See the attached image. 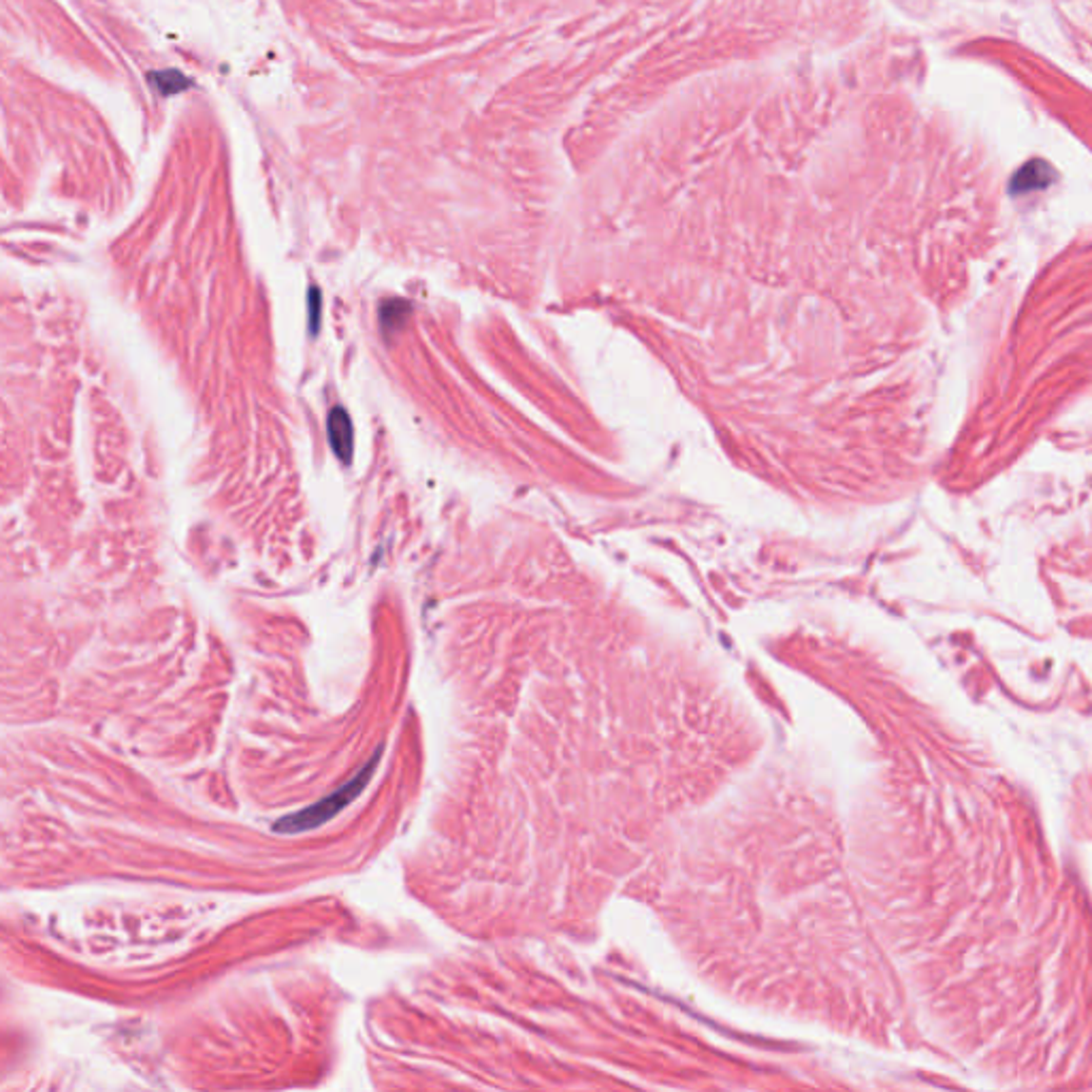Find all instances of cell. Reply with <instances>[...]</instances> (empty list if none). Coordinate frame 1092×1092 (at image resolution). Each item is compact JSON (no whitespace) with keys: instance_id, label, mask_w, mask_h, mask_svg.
I'll return each mask as SVG.
<instances>
[{"instance_id":"6da1fadb","label":"cell","mask_w":1092,"mask_h":1092,"mask_svg":"<svg viewBox=\"0 0 1092 1092\" xmlns=\"http://www.w3.org/2000/svg\"><path fill=\"white\" fill-rule=\"evenodd\" d=\"M380 755L382 750L378 751L372 760H369L363 769H361L355 777H352L348 783H343L340 790L333 791L327 798L319 800V803L303 809V811L293 813V815H286L282 817L280 822L273 826V830L276 832H288V834H297V832H305V830H314V828L322 826L324 822H329V819L336 817L341 809H346L352 800H355L361 791L365 790V786L372 779V774L376 770L378 762H380Z\"/></svg>"},{"instance_id":"7a4b0ae2","label":"cell","mask_w":1092,"mask_h":1092,"mask_svg":"<svg viewBox=\"0 0 1092 1092\" xmlns=\"http://www.w3.org/2000/svg\"><path fill=\"white\" fill-rule=\"evenodd\" d=\"M327 434H329V444L333 448V453L338 455V459H341L343 463H350L352 448H355V438H352V422L348 412L341 406L331 410L327 419Z\"/></svg>"},{"instance_id":"3957f363","label":"cell","mask_w":1092,"mask_h":1092,"mask_svg":"<svg viewBox=\"0 0 1092 1092\" xmlns=\"http://www.w3.org/2000/svg\"><path fill=\"white\" fill-rule=\"evenodd\" d=\"M410 312V305L398 302V299H393V302H386L380 307V322H382V329L384 331H395L398 327H401V321H406V316Z\"/></svg>"},{"instance_id":"277c9868","label":"cell","mask_w":1092,"mask_h":1092,"mask_svg":"<svg viewBox=\"0 0 1092 1092\" xmlns=\"http://www.w3.org/2000/svg\"><path fill=\"white\" fill-rule=\"evenodd\" d=\"M307 303H310V331H312V336H316V331H319V316H321L319 288H310V299H307Z\"/></svg>"}]
</instances>
